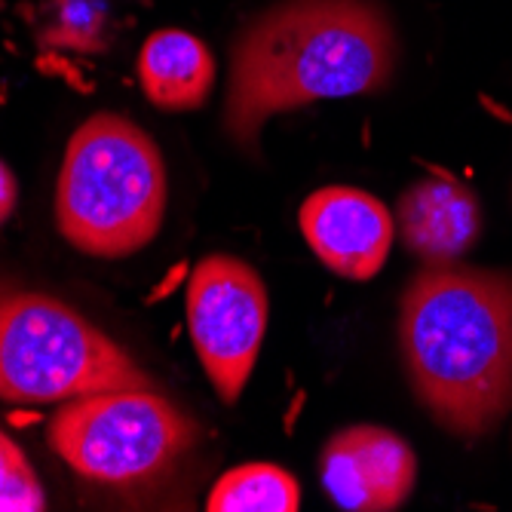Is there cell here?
I'll return each mask as SVG.
<instances>
[{"instance_id":"obj_2","label":"cell","mask_w":512,"mask_h":512,"mask_svg":"<svg viewBox=\"0 0 512 512\" xmlns=\"http://www.w3.org/2000/svg\"><path fill=\"white\" fill-rule=\"evenodd\" d=\"M399 353L442 430L491 436L512 408V270L424 264L399 301Z\"/></svg>"},{"instance_id":"obj_8","label":"cell","mask_w":512,"mask_h":512,"mask_svg":"<svg viewBox=\"0 0 512 512\" xmlns=\"http://www.w3.org/2000/svg\"><path fill=\"white\" fill-rule=\"evenodd\" d=\"M301 234L313 255L344 279H371L396 240L393 212L359 188L332 184L313 191L298 212Z\"/></svg>"},{"instance_id":"obj_3","label":"cell","mask_w":512,"mask_h":512,"mask_svg":"<svg viewBox=\"0 0 512 512\" xmlns=\"http://www.w3.org/2000/svg\"><path fill=\"white\" fill-rule=\"evenodd\" d=\"M169 203L166 163L129 117L102 111L68 138L56 181L59 234L92 258H126L154 243Z\"/></svg>"},{"instance_id":"obj_5","label":"cell","mask_w":512,"mask_h":512,"mask_svg":"<svg viewBox=\"0 0 512 512\" xmlns=\"http://www.w3.org/2000/svg\"><path fill=\"white\" fill-rule=\"evenodd\" d=\"M46 439L77 476L129 488L163 479L194 448L197 424L151 387L102 390L62 402Z\"/></svg>"},{"instance_id":"obj_13","label":"cell","mask_w":512,"mask_h":512,"mask_svg":"<svg viewBox=\"0 0 512 512\" xmlns=\"http://www.w3.org/2000/svg\"><path fill=\"white\" fill-rule=\"evenodd\" d=\"M46 494L25 451L0 430V512H40Z\"/></svg>"},{"instance_id":"obj_14","label":"cell","mask_w":512,"mask_h":512,"mask_svg":"<svg viewBox=\"0 0 512 512\" xmlns=\"http://www.w3.org/2000/svg\"><path fill=\"white\" fill-rule=\"evenodd\" d=\"M16 200H19V188H16V178L13 172L7 169V163L0 160V224L10 218V212L16 209Z\"/></svg>"},{"instance_id":"obj_6","label":"cell","mask_w":512,"mask_h":512,"mask_svg":"<svg viewBox=\"0 0 512 512\" xmlns=\"http://www.w3.org/2000/svg\"><path fill=\"white\" fill-rule=\"evenodd\" d=\"M191 344L221 402L234 405L255 371L270 298L261 273L234 255H206L184 292Z\"/></svg>"},{"instance_id":"obj_12","label":"cell","mask_w":512,"mask_h":512,"mask_svg":"<svg viewBox=\"0 0 512 512\" xmlns=\"http://www.w3.org/2000/svg\"><path fill=\"white\" fill-rule=\"evenodd\" d=\"M108 10L102 0H53L50 4V25H46V40L53 46H68V50H102L105 40Z\"/></svg>"},{"instance_id":"obj_1","label":"cell","mask_w":512,"mask_h":512,"mask_svg":"<svg viewBox=\"0 0 512 512\" xmlns=\"http://www.w3.org/2000/svg\"><path fill=\"white\" fill-rule=\"evenodd\" d=\"M399 34L378 0H276L230 46L224 129L255 148L267 120L390 86Z\"/></svg>"},{"instance_id":"obj_10","label":"cell","mask_w":512,"mask_h":512,"mask_svg":"<svg viewBox=\"0 0 512 512\" xmlns=\"http://www.w3.org/2000/svg\"><path fill=\"white\" fill-rule=\"evenodd\" d=\"M218 65L209 46L178 28L154 31L138 50V83L163 111H197L215 89Z\"/></svg>"},{"instance_id":"obj_11","label":"cell","mask_w":512,"mask_h":512,"mask_svg":"<svg viewBox=\"0 0 512 512\" xmlns=\"http://www.w3.org/2000/svg\"><path fill=\"white\" fill-rule=\"evenodd\" d=\"M209 512H295L301 509L298 479L276 463H243L224 473L206 500Z\"/></svg>"},{"instance_id":"obj_9","label":"cell","mask_w":512,"mask_h":512,"mask_svg":"<svg viewBox=\"0 0 512 512\" xmlns=\"http://www.w3.org/2000/svg\"><path fill=\"white\" fill-rule=\"evenodd\" d=\"M396 224L405 249L424 264H454L482 237V206L463 181L427 175L396 203Z\"/></svg>"},{"instance_id":"obj_7","label":"cell","mask_w":512,"mask_h":512,"mask_svg":"<svg viewBox=\"0 0 512 512\" xmlns=\"http://www.w3.org/2000/svg\"><path fill=\"white\" fill-rule=\"evenodd\" d=\"M322 488L347 512H393L417 482L411 445L387 427H347L325 442L319 454Z\"/></svg>"},{"instance_id":"obj_4","label":"cell","mask_w":512,"mask_h":512,"mask_svg":"<svg viewBox=\"0 0 512 512\" xmlns=\"http://www.w3.org/2000/svg\"><path fill=\"white\" fill-rule=\"evenodd\" d=\"M151 387L135 359L74 307L40 292L0 289V399L68 402Z\"/></svg>"}]
</instances>
